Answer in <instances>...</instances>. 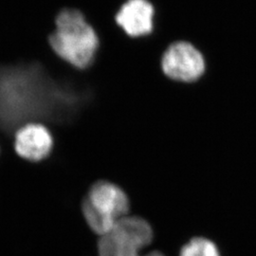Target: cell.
<instances>
[{"label": "cell", "mask_w": 256, "mask_h": 256, "mask_svg": "<svg viewBox=\"0 0 256 256\" xmlns=\"http://www.w3.org/2000/svg\"><path fill=\"white\" fill-rule=\"evenodd\" d=\"M79 102L75 92L55 84L37 64L0 68V126L4 129L38 117L66 119Z\"/></svg>", "instance_id": "cell-1"}, {"label": "cell", "mask_w": 256, "mask_h": 256, "mask_svg": "<svg viewBox=\"0 0 256 256\" xmlns=\"http://www.w3.org/2000/svg\"><path fill=\"white\" fill-rule=\"evenodd\" d=\"M56 30L50 44L56 54L78 68L92 64L99 46L93 28L78 10H62L56 18Z\"/></svg>", "instance_id": "cell-2"}, {"label": "cell", "mask_w": 256, "mask_h": 256, "mask_svg": "<svg viewBox=\"0 0 256 256\" xmlns=\"http://www.w3.org/2000/svg\"><path fill=\"white\" fill-rule=\"evenodd\" d=\"M129 202L126 192L113 183H95L82 202V214L90 228L102 236L128 216Z\"/></svg>", "instance_id": "cell-3"}, {"label": "cell", "mask_w": 256, "mask_h": 256, "mask_svg": "<svg viewBox=\"0 0 256 256\" xmlns=\"http://www.w3.org/2000/svg\"><path fill=\"white\" fill-rule=\"evenodd\" d=\"M152 240L153 230L147 221L126 216L108 234L100 236L98 256H165L156 250L142 252Z\"/></svg>", "instance_id": "cell-4"}, {"label": "cell", "mask_w": 256, "mask_h": 256, "mask_svg": "<svg viewBox=\"0 0 256 256\" xmlns=\"http://www.w3.org/2000/svg\"><path fill=\"white\" fill-rule=\"evenodd\" d=\"M162 68L168 77L190 82L202 76L205 62L202 52L196 46L186 41H178L165 50Z\"/></svg>", "instance_id": "cell-5"}, {"label": "cell", "mask_w": 256, "mask_h": 256, "mask_svg": "<svg viewBox=\"0 0 256 256\" xmlns=\"http://www.w3.org/2000/svg\"><path fill=\"white\" fill-rule=\"evenodd\" d=\"M155 8L148 0H128L119 10L116 22L128 36H144L154 28Z\"/></svg>", "instance_id": "cell-6"}, {"label": "cell", "mask_w": 256, "mask_h": 256, "mask_svg": "<svg viewBox=\"0 0 256 256\" xmlns=\"http://www.w3.org/2000/svg\"><path fill=\"white\" fill-rule=\"evenodd\" d=\"M52 137L46 126L30 122L19 128L16 134V150L20 156L37 162L50 155L52 148Z\"/></svg>", "instance_id": "cell-7"}, {"label": "cell", "mask_w": 256, "mask_h": 256, "mask_svg": "<svg viewBox=\"0 0 256 256\" xmlns=\"http://www.w3.org/2000/svg\"><path fill=\"white\" fill-rule=\"evenodd\" d=\"M180 256H220L216 246L208 239L194 238L182 248Z\"/></svg>", "instance_id": "cell-8"}]
</instances>
